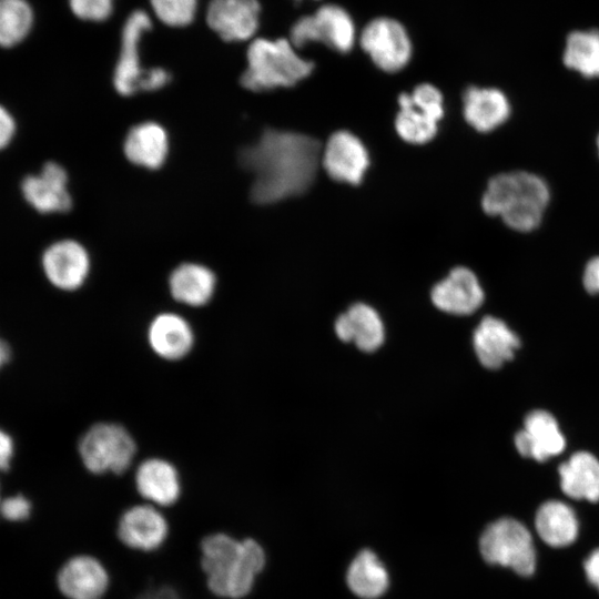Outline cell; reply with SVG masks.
<instances>
[{"mask_svg":"<svg viewBox=\"0 0 599 599\" xmlns=\"http://www.w3.org/2000/svg\"><path fill=\"white\" fill-rule=\"evenodd\" d=\"M321 145L308 135L265 130L240 153L241 165L254 176L251 197L258 204L300 195L314 182Z\"/></svg>","mask_w":599,"mask_h":599,"instance_id":"6da1fadb","label":"cell"},{"mask_svg":"<svg viewBox=\"0 0 599 599\" xmlns=\"http://www.w3.org/2000/svg\"><path fill=\"white\" fill-rule=\"evenodd\" d=\"M199 568L206 590L219 599H242L265 566V552L253 538L210 531L197 544Z\"/></svg>","mask_w":599,"mask_h":599,"instance_id":"7a4b0ae2","label":"cell"},{"mask_svg":"<svg viewBox=\"0 0 599 599\" xmlns=\"http://www.w3.org/2000/svg\"><path fill=\"white\" fill-rule=\"evenodd\" d=\"M550 201V189L538 174L509 171L489 179L481 196V209L499 217L517 232L537 229Z\"/></svg>","mask_w":599,"mask_h":599,"instance_id":"3957f363","label":"cell"},{"mask_svg":"<svg viewBox=\"0 0 599 599\" xmlns=\"http://www.w3.org/2000/svg\"><path fill=\"white\" fill-rule=\"evenodd\" d=\"M242 85L254 92L293 87L308 77L313 62L303 59L286 39H255L247 49Z\"/></svg>","mask_w":599,"mask_h":599,"instance_id":"277c9868","label":"cell"},{"mask_svg":"<svg viewBox=\"0 0 599 599\" xmlns=\"http://www.w3.org/2000/svg\"><path fill=\"white\" fill-rule=\"evenodd\" d=\"M78 450L89 473L121 475L130 468L136 444L122 425L97 423L81 436Z\"/></svg>","mask_w":599,"mask_h":599,"instance_id":"5b68a950","label":"cell"},{"mask_svg":"<svg viewBox=\"0 0 599 599\" xmlns=\"http://www.w3.org/2000/svg\"><path fill=\"white\" fill-rule=\"evenodd\" d=\"M483 558L493 565L509 567L520 576H530L536 568L532 537L520 521L500 518L484 530L480 537Z\"/></svg>","mask_w":599,"mask_h":599,"instance_id":"8992f818","label":"cell"},{"mask_svg":"<svg viewBox=\"0 0 599 599\" xmlns=\"http://www.w3.org/2000/svg\"><path fill=\"white\" fill-rule=\"evenodd\" d=\"M171 534L163 509L144 501L124 508L114 525L118 542L139 555L159 552L167 545Z\"/></svg>","mask_w":599,"mask_h":599,"instance_id":"52a82bcc","label":"cell"},{"mask_svg":"<svg viewBox=\"0 0 599 599\" xmlns=\"http://www.w3.org/2000/svg\"><path fill=\"white\" fill-rule=\"evenodd\" d=\"M53 580L55 590L63 599H106L112 586L108 565L87 550L63 558Z\"/></svg>","mask_w":599,"mask_h":599,"instance_id":"ba28073f","label":"cell"},{"mask_svg":"<svg viewBox=\"0 0 599 599\" xmlns=\"http://www.w3.org/2000/svg\"><path fill=\"white\" fill-rule=\"evenodd\" d=\"M355 26L349 13L337 4H325L313 16L298 19L291 29L290 41L295 48L309 42H322L346 53L355 43Z\"/></svg>","mask_w":599,"mask_h":599,"instance_id":"9c48e42d","label":"cell"},{"mask_svg":"<svg viewBox=\"0 0 599 599\" xmlns=\"http://www.w3.org/2000/svg\"><path fill=\"white\" fill-rule=\"evenodd\" d=\"M362 49L385 72H397L410 60L412 42L400 22L387 17L369 21L359 35Z\"/></svg>","mask_w":599,"mask_h":599,"instance_id":"30bf717a","label":"cell"},{"mask_svg":"<svg viewBox=\"0 0 599 599\" xmlns=\"http://www.w3.org/2000/svg\"><path fill=\"white\" fill-rule=\"evenodd\" d=\"M41 265L47 280L61 291H75L90 273V255L87 248L73 240L52 243L42 254Z\"/></svg>","mask_w":599,"mask_h":599,"instance_id":"8fae6325","label":"cell"},{"mask_svg":"<svg viewBox=\"0 0 599 599\" xmlns=\"http://www.w3.org/2000/svg\"><path fill=\"white\" fill-rule=\"evenodd\" d=\"M326 173L335 181L358 184L369 165L368 152L363 142L348 131L331 135L321 155Z\"/></svg>","mask_w":599,"mask_h":599,"instance_id":"7c38bea8","label":"cell"},{"mask_svg":"<svg viewBox=\"0 0 599 599\" xmlns=\"http://www.w3.org/2000/svg\"><path fill=\"white\" fill-rule=\"evenodd\" d=\"M134 488L142 501L161 509L175 506L182 496V481L176 467L166 459H144L135 469Z\"/></svg>","mask_w":599,"mask_h":599,"instance_id":"4fadbf2b","label":"cell"},{"mask_svg":"<svg viewBox=\"0 0 599 599\" xmlns=\"http://www.w3.org/2000/svg\"><path fill=\"white\" fill-rule=\"evenodd\" d=\"M21 192L27 203L42 214L64 213L72 206L68 174L55 162H48L38 174L26 176Z\"/></svg>","mask_w":599,"mask_h":599,"instance_id":"5bb4252c","label":"cell"},{"mask_svg":"<svg viewBox=\"0 0 599 599\" xmlns=\"http://www.w3.org/2000/svg\"><path fill=\"white\" fill-rule=\"evenodd\" d=\"M515 446L522 457L545 461L559 455L566 446L556 418L546 410H532L525 417L524 428L515 436Z\"/></svg>","mask_w":599,"mask_h":599,"instance_id":"9a60e30c","label":"cell"},{"mask_svg":"<svg viewBox=\"0 0 599 599\" xmlns=\"http://www.w3.org/2000/svg\"><path fill=\"white\" fill-rule=\"evenodd\" d=\"M434 305L454 315H468L484 302V291L476 274L464 266L453 268L430 294Z\"/></svg>","mask_w":599,"mask_h":599,"instance_id":"2e32d148","label":"cell"},{"mask_svg":"<svg viewBox=\"0 0 599 599\" xmlns=\"http://www.w3.org/2000/svg\"><path fill=\"white\" fill-rule=\"evenodd\" d=\"M257 0H212L207 8L209 27L225 41H244L258 28Z\"/></svg>","mask_w":599,"mask_h":599,"instance_id":"e0dca14e","label":"cell"},{"mask_svg":"<svg viewBox=\"0 0 599 599\" xmlns=\"http://www.w3.org/2000/svg\"><path fill=\"white\" fill-rule=\"evenodd\" d=\"M151 28L146 12L134 11L128 18L122 32V47L115 67L113 83L121 95H131L139 90L143 75L139 59V42L142 33Z\"/></svg>","mask_w":599,"mask_h":599,"instance_id":"ac0fdd59","label":"cell"},{"mask_svg":"<svg viewBox=\"0 0 599 599\" xmlns=\"http://www.w3.org/2000/svg\"><path fill=\"white\" fill-rule=\"evenodd\" d=\"M151 349L165 361H180L193 348L195 337L190 323L180 314L165 312L152 318L146 331Z\"/></svg>","mask_w":599,"mask_h":599,"instance_id":"d6986e66","label":"cell"},{"mask_svg":"<svg viewBox=\"0 0 599 599\" xmlns=\"http://www.w3.org/2000/svg\"><path fill=\"white\" fill-rule=\"evenodd\" d=\"M511 112L507 95L497 88L468 87L463 94V113L476 131L490 132L502 125Z\"/></svg>","mask_w":599,"mask_h":599,"instance_id":"ffe728a7","label":"cell"},{"mask_svg":"<svg viewBox=\"0 0 599 599\" xmlns=\"http://www.w3.org/2000/svg\"><path fill=\"white\" fill-rule=\"evenodd\" d=\"M473 345L481 365L497 369L514 357L520 341L505 322L488 315L475 329Z\"/></svg>","mask_w":599,"mask_h":599,"instance_id":"44dd1931","label":"cell"},{"mask_svg":"<svg viewBox=\"0 0 599 599\" xmlns=\"http://www.w3.org/2000/svg\"><path fill=\"white\" fill-rule=\"evenodd\" d=\"M169 149L166 130L153 121L141 122L131 128L123 144L126 159L148 170L160 169L166 161Z\"/></svg>","mask_w":599,"mask_h":599,"instance_id":"7402d4cb","label":"cell"},{"mask_svg":"<svg viewBox=\"0 0 599 599\" xmlns=\"http://www.w3.org/2000/svg\"><path fill=\"white\" fill-rule=\"evenodd\" d=\"M335 333L343 342H353L364 352L376 351L385 338L384 324L378 313L363 303L352 305L337 317Z\"/></svg>","mask_w":599,"mask_h":599,"instance_id":"603a6c76","label":"cell"},{"mask_svg":"<svg viewBox=\"0 0 599 599\" xmlns=\"http://www.w3.org/2000/svg\"><path fill=\"white\" fill-rule=\"evenodd\" d=\"M215 286L213 271L199 263H182L169 276L171 296L192 307L206 305L214 295Z\"/></svg>","mask_w":599,"mask_h":599,"instance_id":"cb8c5ba5","label":"cell"},{"mask_svg":"<svg viewBox=\"0 0 599 599\" xmlns=\"http://www.w3.org/2000/svg\"><path fill=\"white\" fill-rule=\"evenodd\" d=\"M560 486L572 499L599 501V460L588 451H578L559 468Z\"/></svg>","mask_w":599,"mask_h":599,"instance_id":"d4e9b609","label":"cell"},{"mask_svg":"<svg viewBox=\"0 0 599 599\" xmlns=\"http://www.w3.org/2000/svg\"><path fill=\"white\" fill-rule=\"evenodd\" d=\"M535 526L538 536L551 547L571 545L578 536V519L564 501L548 500L537 510Z\"/></svg>","mask_w":599,"mask_h":599,"instance_id":"484cf974","label":"cell"},{"mask_svg":"<svg viewBox=\"0 0 599 599\" xmlns=\"http://www.w3.org/2000/svg\"><path fill=\"white\" fill-rule=\"evenodd\" d=\"M347 586L362 599H377L388 589L389 576L377 556L364 549L352 560L347 573Z\"/></svg>","mask_w":599,"mask_h":599,"instance_id":"4316f807","label":"cell"},{"mask_svg":"<svg viewBox=\"0 0 599 599\" xmlns=\"http://www.w3.org/2000/svg\"><path fill=\"white\" fill-rule=\"evenodd\" d=\"M562 61L568 69L587 79L599 78V30H578L569 33Z\"/></svg>","mask_w":599,"mask_h":599,"instance_id":"83f0119b","label":"cell"},{"mask_svg":"<svg viewBox=\"0 0 599 599\" xmlns=\"http://www.w3.org/2000/svg\"><path fill=\"white\" fill-rule=\"evenodd\" d=\"M398 104L395 128L403 140L413 144H424L435 138L439 121L418 106L409 93H402Z\"/></svg>","mask_w":599,"mask_h":599,"instance_id":"f1b7e54d","label":"cell"},{"mask_svg":"<svg viewBox=\"0 0 599 599\" xmlns=\"http://www.w3.org/2000/svg\"><path fill=\"white\" fill-rule=\"evenodd\" d=\"M32 10L24 0H0V42L13 47L22 41L32 24Z\"/></svg>","mask_w":599,"mask_h":599,"instance_id":"f546056e","label":"cell"},{"mask_svg":"<svg viewBox=\"0 0 599 599\" xmlns=\"http://www.w3.org/2000/svg\"><path fill=\"white\" fill-rule=\"evenodd\" d=\"M156 17L167 26L189 24L195 13L196 0H151Z\"/></svg>","mask_w":599,"mask_h":599,"instance_id":"4dcf8cb0","label":"cell"},{"mask_svg":"<svg viewBox=\"0 0 599 599\" xmlns=\"http://www.w3.org/2000/svg\"><path fill=\"white\" fill-rule=\"evenodd\" d=\"M1 517L13 525L26 524L32 516V501L23 494H13L2 498L0 504Z\"/></svg>","mask_w":599,"mask_h":599,"instance_id":"1f68e13d","label":"cell"},{"mask_svg":"<svg viewBox=\"0 0 599 599\" xmlns=\"http://www.w3.org/2000/svg\"><path fill=\"white\" fill-rule=\"evenodd\" d=\"M412 100L438 121L444 116V99L441 92L429 83L417 85L412 93Z\"/></svg>","mask_w":599,"mask_h":599,"instance_id":"d6a6232c","label":"cell"},{"mask_svg":"<svg viewBox=\"0 0 599 599\" xmlns=\"http://www.w3.org/2000/svg\"><path fill=\"white\" fill-rule=\"evenodd\" d=\"M73 13L83 20L102 21L112 11V0H70Z\"/></svg>","mask_w":599,"mask_h":599,"instance_id":"836d02e7","label":"cell"},{"mask_svg":"<svg viewBox=\"0 0 599 599\" xmlns=\"http://www.w3.org/2000/svg\"><path fill=\"white\" fill-rule=\"evenodd\" d=\"M171 79L170 73L162 68L144 71L139 83V90L155 91L163 88Z\"/></svg>","mask_w":599,"mask_h":599,"instance_id":"e575fe53","label":"cell"},{"mask_svg":"<svg viewBox=\"0 0 599 599\" xmlns=\"http://www.w3.org/2000/svg\"><path fill=\"white\" fill-rule=\"evenodd\" d=\"M582 283L588 293L592 295L599 294V255L592 257L586 264Z\"/></svg>","mask_w":599,"mask_h":599,"instance_id":"d590c367","label":"cell"},{"mask_svg":"<svg viewBox=\"0 0 599 599\" xmlns=\"http://www.w3.org/2000/svg\"><path fill=\"white\" fill-rule=\"evenodd\" d=\"M135 599H183L174 587L170 585H155L145 588Z\"/></svg>","mask_w":599,"mask_h":599,"instance_id":"8d00e7d4","label":"cell"},{"mask_svg":"<svg viewBox=\"0 0 599 599\" xmlns=\"http://www.w3.org/2000/svg\"><path fill=\"white\" fill-rule=\"evenodd\" d=\"M17 130L14 118L11 113L2 108L0 112V143L6 148L13 139Z\"/></svg>","mask_w":599,"mask_h":599,"instance_id":"74e56055","label":"cell"},{"mask_svg":"<svg viewBox=\"0 0 599 599\" xmlns=\"http://www.w3.org/2000/svg\"><path fill=\"white\" fill-rule=\"evenodd\" d=\"M13 440L11 436L1 430L0 435V467L3 471L8 470L11 465V459L13 457Z\"/></svg>","mask_w":599,"mask_h":599,"instance_id":"f35d334b","label":"cell"},{"mask_svg":"<svg viewBox=\"0 0 599 599\" xmlns=\"http://www.w3.org/2000/svg\"><path fill=\"white\" fill-rule=\"evenodd\" d=\"M583 568L588 581L599 591V548L587 557Z\"/></svg>","mask_w":599,"mask_h":599,"instance_id":"ab89813d","label":"cell"},{"mask_svg":"<svg viewBox=\"0 0 599 599\" xmlns=\"http://www.w3.org/2000/svg\"><path fill=\"white\" fill-rule=\"evenodd\" d=\"M0 358L2 365L10 359V347L4 341L1 342Z\"/></svg>","mask_w":599,"mask_h":599,"instance_id":"60d3db41","label":"cell"},{"mask_svg":"<svg viewBox=\"0 0 599 599\" xmlns=\"http://www.w3.org/2000/svg\"><path fill=\"white\" fill-rule=\"evenodd\" d=\"M597 149H598V154H599V134L597 136Z\"/></svg>","mask_w":599,"mask_h":599,"instance_id":"b9f144b4","label":"cell"}]
</instances>
